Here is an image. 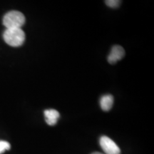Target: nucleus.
I'll return each mask as SVG.
<instances>
[{
    "label": "nucleus",
    "instance_id": "1",
    "mask_svg": "<svg viewBox=\"0 0 154 154\" xmlns=\"http://www.w3.org/2000/svg\"><path fill=\"white\" fill-rule=\"evenodd\" d=\"M5 42L13 47L22 46L25 41V34L21 28L7 29L3 34Z\"/></svg>",
    "mask_w": 154,
    "mask_h": 154
},
{
    "label": "nucleus",
    "instance_id": "2",
    "mask_svg": "<svg viewBox=\"0 0 154 154\" xmlns=\"http://www.w3.org/2000/svg\"><path fill=\"white\" fill-rule=\"evenodd\" d=\"M24 15L19 11H11L3 17V24L7 29L21 28L24 24Z\"/></svg>",
    "mask_w": 154,
    "mask_h": 154
},
{
    "label": "nucleus",
    "instance_id": "3",
    "mask_svg": "<svg viewBox=\"0 0 154 154\" xmlns=\"http://www.w3.org/2000/svg\"><path fill=\"white\" fill-rule=\"evenodd\" d=\"M100 146L106 154H121V149L116 143L110 138L101 136L99 140Z\"/></svg>",
    "mask_w": 154,
    "mask_h": 154
},
{
    "label": "nucleus",
    "instance_id": "4",
    "mask_svg": "<svg viewBox=\"0 0 154 154\" xmlns=\"http://www.w3.org/2000/svg\"><path fill=\"white\" fill-rule=\"evenodd\" d=\"M125 56L124 48L121 46L116 45L111 49L110 54L108 57V61L111 64H114L117 61L122 59Z\"/></svg>",
    "mask_w": 154,
    "mask_h": 154
},
{
    "label": "nucleus",
    "instance_id": "5",
    "mask_svg": "<svg viewBox=\"0 0 154 154\" xmlns=\"http://www.w3.org/2000/svg\"><path fill=\"white\" fill-rule=\"evenodd\" d=\"M44 116H45L46 122L49 126H54L57 124L58 119L60 117V114L57 110L54 109H49L44 111Z\"/></svg>",
    "mask_w": 154,
    "mask_h": 154
},
{
    "label": "nucleus",
    "instance_id": "6",
    "mask_svg": "<svg viewBox=\"0 0 154 154\" xmlns=\"http://www.w3.org/2000/svg\"><path fill=\"white\" fill-rule=\"evenodd\" d=\"M113 104V97L111 94L103 96L100 99V106L104 111H109L111 109Z\"/></svg>",
    "mask_w": 154,
    "mask_h": 154
},
{
    "label": "nucleus",
    "instance_id": "7",
    "mask_svg": "<svg viewBox=\"0 0 154 154\" xmlns=\"http://www.w3.org/2000/svg\"><path fill=\"white\" fill-rule=\"evenodd\" d=\"M11 149L10 143L5 140H0V154H2L5 151H8Z\"/></svg>",
    "mask_w": 154,
    "mask_h": 154
},
{
    "label": "nucleus",
    "instance_id": "8",
    "mask_svg": "<svg viewBox=\"0 0 154 154\" xmlns=\"http://www.w3.org/2000/svg\"><path fill=\"white\" fill-rule=\"evenodd\" d=\"M121 1H119V0H107V1L105 2L106 5L109 6V7H111V8H117V7H119V5H121Z\"/></svg>",
    "mask_w": 154,
    "mask_h": 154
},
{
    "label": "nucleus",
    "instance_id": "9",
    "mask_svg": "<svg viewBox=\"0 0 154 154\" xmlns=\"http://www.w3.org/2000/svg\"><path fill=\"white\" fill-rule=\"evenodd\" d=\"M91 154H103V153H100V152H94V153H91Z\"/></svg>",
    "mask_w": 154,
    "mask_h": 154
}]
</instances>
